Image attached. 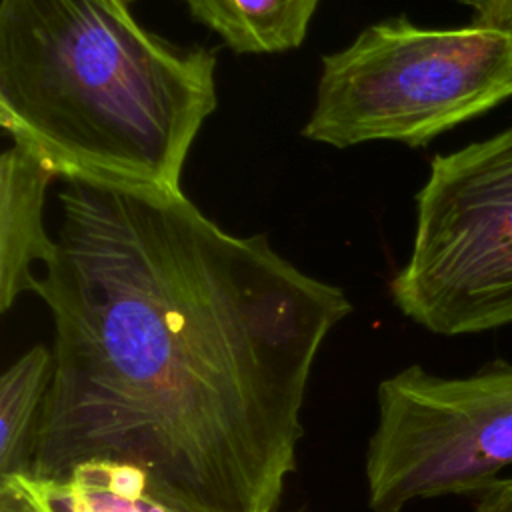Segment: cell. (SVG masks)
<instances>
[{
	"label": "cell",
	"instance_id": "6",
	"mask_svg": "<svg viewBox=\"0 0 512 512\" xmlns=\"http://www.w3.org/2000/svg\"><path fill=\"white\" fill-rule=\"evenodd\" d=\"M58 174L36 152L12 144L0 160V310L22 292H34L32 264L54 254V238L42 222L44 198Z\"/></svg>",
	"mask_w": 512,
	"mask_h": 512
},
{
	"label": "cell",
	"instance_id": "3",
	"mask_svg": "<svg viewBox=\"0 0 512 512\" xmlns=\"http://www.w3.org/2000/svg\"><path fill=\"white\" fill-rule=\"evenodd\" d=\"M462 2L476 8L468 26L422 28L398 16L324 56L304 136L336 148L422 146L512 96V12Z\"/></svg>",
	"mask_w": 512,
	"mask_h": 512
},
{
	"label": "cell",
	"instance_id": "10",
	"mask_svg": "<svg viewBox=\"0 0 512 512\" xmlns=\"http://www.w3.org/2000/svg\"><path fill=\"white\" fill-rule=\"evenodd\" d=\"M474 512H512V476L498 478L480 492Z\"/></svg>",
	"mask_w": 512,
	"mask_h": 512
},
{
	"label": "cell",
	"instance_id": "7",
	"mask_svg": "<svg viewBox=\"0 0 512 512\" xmlns=\"http://www.w3.org/2000/svg\"><path fill=\"white\" fill-rule=\"evenodd\" d=\"M0 512H184L158 496L142 470L114 460H86L66 476L0 478Z\"/></svg>",
	"mask_w": 512,
	"mask_h": 512
},
{
	"label": "cell",
	"instance_id": "9",
	"mask_svg": "<svg viewBox=\"0 0 512 512\" xmlns=\"http://www.w3.org/2000/svg\"><path fill=\"white\" fill-rule=\"evenodd\" d=\"M52 368V350L38 344L0 378V478L30 474L34 436Z\"/></svg>",
	"mask_w": 512,
	"mask_h": 512
},
{
	"label": "cell",
	"instance_id": "4",
	"mask_svg": "<svg viewBox=\"0 0 512 512\" xmlns=\"http://www.w3.org/2000/svg\"><path fill=\"white\" fill-rule=\"evenodd\" d=\"M390 292L434 334L512 324V126L434 156L416 196L412 252Z\"/></svg>",
	"mask_w": 512,
	"mask_h": 512
},
{
	"label": "cell",
	"instance_id": "8",
	"mask_svg": "<svg viewBox=\"0 0 512 512\" xmlns=\"http://www.w3.org/2000/svg\"><path fill=\"white\" fill-rule=\"evenodd\" d=\"M320 0H186L190 14L234 52L272 54L298 48Z\"/></svg>",
	"mask_w": 512,
	"mask_h": 512
},
{
	"label": "cell",
	"instance_id": "5",
	"mask_svg": "<svg viewBox=\"0 0 512 512\" xmlns=\"http://www.w3.org/2000/svg\"><path fill=\"white\" fill-rule=\"evenodd\" d=\"M510 464L512 362L456 378L412 364L380 382L378 424L366 452L374 512L482 492Z\"/></svg>",
	"mask_w": 512,
	"mask_h": 512
},
{
	"label": "cell",
	"instance_id": "2",
	"mask_svg": "<svg viewBox=\"0 0 512 512\" xmlns=\"http://www.w3.org/2000/svg\"><path fill=\"white\" fill-rule=\"evenodd\" d=\"M214 70L212 50L152 34L130 0H0V124L66 180L182 192Z\"/></svg>",
	"mask_w": 512,
	"mask_h": 512
},
{
	"label": "cell",
	"instance_id": "1",
	"mask_svg": "<svg viewBox=\"0 0 512 512\" xmlns=\"http://www.w3.org/2000/svg\"><path fill=\"white\" fill-rule=\"evenodd\" d=\"M58 208L34 286L56 336L30 474L114 460L184 512H274L346 294L182 192L66 180Z\"/></svg>",
	"mask_w": 512,
	"mask_h": 512
}]
</instances>
